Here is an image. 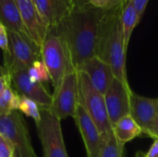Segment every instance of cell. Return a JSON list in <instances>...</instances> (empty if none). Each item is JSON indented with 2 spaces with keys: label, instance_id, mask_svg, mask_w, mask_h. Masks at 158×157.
Returning <instances> with one entry per match:
<instances>
[{
  "label": "cell",
  "instance_id": "cell-1",
  "mask_svg": "<svg viewBox=\"0 0 158 157\" xmlns=\"http://www.w3.org/2000/svg\"><path fill=\"white\" fill-rule=\"evenodd\" d=\"M106 10L91 3L75 6L67 18L55 26L67 44L71 63L77 71L95 56L99 26Z\"/></svg>",
  "mask_w": 158,
  "mask_h": 157
},
{
  "label": "cell",
  "instance_id": "cell-2",
  "mask_svg": "<svg viewBox=\"0 0 158 157\" xmlns=\"http://www.w3.org/2000/svg\"><path fill=\"white\" fill-rule=\"evenodd\" d=\"M121 14L122 6L106 10L99 26L95 56L108 64L115 77L126 87L131 88L127 80V50L124 44Z\"/></svg>",
  "mask_w": 158,
  "mask_h": 157
},
{
  "label": "cell",
  "instance_id": "cell-3",
  "mask_svg": "<svg viewBox=\"0 0 158 157\" xmlns=\"http://www.w3.org/2000/svg\"><path fill=\"white\" fill-rule=\"evenodd\" d=\"M42 60L45 65L50 80L56 90L69 65L72 64L69 49L56 27H49L41 47Z\"/></svg>",
  "mask_w": 158,
  "mask_h": 157
},
{
  "label": "cell",
  "instance_id": "cell-4",
  "mask_svg": "<svg viewBox=\"0 0 158 157\" xmlns=\"http://www.w3.org/2000/svg\"><path fill=\"white\" fill-rule=\"evenodd\" d=\"M80 84L79 102L97 126L103 140L109 137L113 132V126L110 122L105 97L92 84L89 77L82 71H78Z\"/></svg>",
  "mask_w": 158,
  "mask_h": 157
},
{
  "label": "cell",
  "instance_id": "cell-5",
  "mask_svg": "<svg viewBox=\"0 0 158 157\" xmlns=\"http://www.w3.org/2000/svg\"><path fill=\"white\" fill-rule=\"evenodd\" d=\"M52 95V105L48 109L60 120L69 117L74 118L80 99V84L78 71L72 64L68 66L59 85Z\"/></svg>",
  "mask_w": 158,
  "mask_h": 157
},
{
  "label": "cell",
  "instance_id": "cell-6",
  "mask_svg": "<svg viewBox=\"0 0 158 157\" xmlns=\"http://www.w3.org/2000/svg\"><path fill=\"white\" fill-rule=\"evenodd\" d=\"M0 134L11 143L14 157H38L31 145L28 127L19 112L0 113Z\"/></svg>",
  "mask_w": 158,
  "mask_h": 157
},
{
  "label": "cell",
  "instance_id": "cell-7",
  "mask_svg": "<svg viewBox=\"0 0 158 157\" xmlns=\"http://www.w3.org/2000/svg\"><path fill=\"white\" fill-rule=\"evenodd\" d=\"M9 56L4 58V68L10 74L19 70H28L36 61L42 60L41 48L31 39L7 31Z\"/></svg>",
  "mask_w": 158,
  "mask_h": 157
},
{
  "label": "cell",
  "instance_id": "cell-8",
  "mask_svg": "<svg viewBox=\"0 0 158 157\" xmlns=\"http://www.w3.org/2000/svg\"><path fill=\"white\" fill-rule=\"evenodd\" d=\"M41 119L36 124L44 157H69L64 143L60 119L48 108L40 107Z\"/></svg>",
  "mask_w": 158,
  "mask_h": 157
},
{
  "label": "cell",
  "instance_id": "cell-9",
  "mask_svg": "<svg viewBox=\"0 0 158 157\" xmlns=\"http://www.w3.org/2000/svg\"><path fill=\"white\" fill-rule=\"evenodd\" d=\"M158 114V98H147L131 92L130 115L140 126L143 134L155 139V127Z\"/></svg>",
  "mask_w": 158,
  "mask_h": 157
},
{
  "label": "cell",
  "instance_id": "cell-10",
  "mask_svg": "<svg viewBox=\"0 0 158 157\" xmlns=\"http://www.w3.org/2000/svg\"><path fill=\"white\" fill-rule=\"evenodd\" d=\"M8 75L11 80V87L19 96L34 101L40 107H50L53 95L46 91L42 82L31 81L27 70H19Z\"/></svg>",
  "mask_w": 158,
  "mask_h": 157
},
{
  "label": "cell",
  "instance_id": "cell-11",
  "mask_svg": "<svg viewBox=\"0 0 158 157\" xmlns=\"http://www.w3.org/2000/svg\"><path fill=\"white\" fill-rule=\"evenodd\" d=\"M131 92V88L126 87L118 79L115 78L104 95L112 126L130 115V94Z\"/></svg>",
  "mask_w": 158,
  "mask_h": 157
},
{
  "label": "cell",
  "instance_id": "cell-12",
  "mask_svg": "<svg viewBox=\"0 0 158 157\" xmlns=\"http://www.w3.org/2000/svg\"><path fill=\"white\" fill-rule=\"evenodd\" d=\"M74 120L82 137L87 157H98L104 144L103 137L97 126L80 102L77 105Z\"/></svg>",
  "mask_w": 158,
  "mask_h": 157
},
{
  "label": "cell",
  "instance_id": "cell-13",
  "mask_svg": "<svg viewBox=\"0 0 158 157\" xmlns=\"http://www.w3.org/2000/svg\"><path fill=\"white\" fill-rule=\"evenodd\" d=\"M30 38L41 48L49 26L40 15L34 0H15Z\"/></svg>",
  "mask_w": 158,
  "mask_h": 157
},
{
  "label": "cell",
  "instance_id": "cell-14",
  "mask_svg": "<svg viewBox=\"0 0 158 157\" xmlns=\"http://www.w3.org/2000/svg\"><path fill=\"white\" fill-rule=\"evenodd\" d=\"M80 71L84 72L89 77L94 87L103 95L106 94L116 78L111 67L96 56L88 60Z\"/></svg>",
  "mask_w": 158,
  "mask_h": 157
},
{
  "label": "cell",
  "instance_id": "cell-15",
  "mask_svg": "<svg viewBox=\"0 0 158 157\" xmlns=\"http://www.w3.org/2000/svg\"><path fill=\"white\" fill-rule=\"evenodd\" d=\"M34 3L49 27L58 25L75 7L71 0H34Z\"/></svg>",
  "mask_w": 158,
  "mask_h": 157
},
{
  "label": "cell",
  "instance_id": "cell-16",
  "mask_svg": "<svg viewBox=\"0 0 158 157\" xmlns=\"http://www.w3.org/2000/svg\"><path fill=\"white\" fill-rule=\"evenodd\" d=\"M0 23L7 31L30 38L15 0H0Z\"/></svg>",
  "mask_w": 158,
  "mask_h": 157
},
{
  "label": "cell",
  "instance_id": "cell-17",
  "mask_svg": "<svg viewBox=\"0 0 158 157\" xmlns=\"http://www.w3.org/2000/svg\"><path fill=\"white\" fill-rule=\"evenodd\" d=\"M113 132L118 142L123 146L125 143L142 136L143 134L142 129L131 115H128L119 119L113 126Z\"/></svg>",
  "mask_w": 158,
  "mask_h": 157
},
{
  "label": "cell",
  "instance_id": "cell-18",
  "mask_svg": "<svg viewBox=\"0 0 158 157\" xmlns=\"http://www.w3.org/2000/svg\"><path fill=\"white\" fill-rule=\"evenodd\" d=\"M121 20H122V28H123V35H124V44L126 50H128V46L132 31L140 21V19L138 17V14L134 6L133 0H128L123 4Z\"/></svg>",
  "mask_w": 158,
  "mask_h": 157
},
{
  "label": "cell",
  "instance_id": "cell-19",
  "mask_svg": "<svg viewBox=\"0 0 158 157\" xmlns=\"http://www.w3.org/2000/svg\"><path fill=\"white\" fill-rule=\"evenodd\" d=\"M19 102L20 96L11 86L7 87L0 95V113L9 114L12 111L19 110Z\"/></svg>",
  "mask_w": 158,
  "mask_h": 157
},
{
  "label": "cell",
  "instance_id": "cell-20",
  "mask_svg": "<svg viewBox=\"0 0 158 157\" xmlns=\"http://www.w3.org/2000/svg\"><path fill=\"white\" fill-rule=\"evenodd\" d=\"M123 147L118 142L114 132H112L108 138L104 140V144L98 157H123Z\"/></svg>",
  "mask_w": 158,
  "mask_h": 157
},
{
  "label": "cell",
  "instance_id": "cell-21",
  "mask_svg": "<svg viewBox=\"0 0 158 157\" xmlns=\"http://www.w3.org/2000/svg\"><path fill=\"white\" fill-rule=\"evenodd\" d=\"M19 110L25 116L31 118L35 121V123H38L41 119L40 106L34 101H32L31 99L20 96Z\"/></svg>",
  "mask_w": 158,
  "mask_h": 157
},
{
  "label": "cell",
  "instance_id": "cell-22",
  "mask_svg": "<svg viewBox=\"0 0 158 157\" xmlns=\"http://www.w3.org/2000/svg\"><path fill=\"white\" fill-rule=\"evenodd\" d=\"M27 71L31 80L33 81L44 82V81H47L50 80L48 70L45 65L44 64L43 60L36 61Z\"/></svg>",
  "mask_w": 158,
  "mask_h": 157
},
{
  "label": "cell",
  "instance_id": "cell-23",
  "mask_svg": "<svg viewBox=\"0 0 158 157\" xmlns=\"http://www.w3.org/2000/svg\"><path fill=\"white\" fill-rule=\"evenodd\" d=\"M0 48L3 51L4 58L9 56V40L7 30L0 23Z\"/></svg>",
  "mask_w": 158,
  "mask_h": 157
},
{
  "label": "cell",
  "instance_id": "cell-24",
  "mask_svg": "<svg viewBox=\"0 0 158 157\" xmlns=\"http://www.w3.org/2000/svg\"><path fill=\"white\" fill-rule=\"evenodd\" d=\"M0 157H14V149L11 143L0 134Z\"/></svg>",
  "mask_w": 158,
  "mask_h": 157
},
{
  "label": "cell",
  "instance_id": "cell-25",
  "mask_svg": "<svg viewBox=\"0 0 158 157\" xmlns=\"http://www.w3.org/2000/svg\"><path fill=\"white\" fill-rule=\"evenodd\" d=\"M133 2H134V6H135L136 12L141 20L144 14V11H145V8L147 6L149 0H133Z\"/></svg>",
  "mask_w": 158,
  "mask_h": 157
},
{
  "label": "cell",
  "instance_id": "cell-26",
  "mask_svg": "<svg viewBox=\"0 0 158 157\" xmlns=\"http://www.w3.org/2000/svg\"><path fill=\"white\" fill-rule=\"evenodd\" d=\"M9 86H11V80H10L9 75L6 74L3 76H0V95Z\"/></svg>",
  "mask_w": 158,
  "mask_h": 157
},
{
  "label": "cell",
  "instance_id": "cell-27",
  "mask_svg": "<svg viewBox=\"0 0 158 157\" xmlns=\"http://www.w3.org/2000/svg\"><path fill=\"white\" fill-rule=\"evenodd\" d=\"M144 157H158V138L155 140L148 153L144 155Z\"/></svg>",
  "mask_w": 158,
  "mask_h": 157
},
{
  "label": "cell",
  "instance_id": "cell-28",
  "mask_svg": "<svg viewBox=\"0 0 158 157\" xmlns=\"http://www.w3.org/2000/svg\"><path fill=\"white\" fill-rule=\"evenodd\" d=\"M128 1V0H110L109 3L107 4L106 9H113V8H117L118 6H123V4Z\"/></svg>",
  "mask_w": 158,
  "mask_h": 157
},
{
  "label": "cell",
  "instance_id": "cell-29",
  "mask_svg": "<svg viewBox=\"0 0 158 157\" xmlns=\"http://www.w3.org/2000/svg\"><path fill=\"white\" fill-rule=\"evenodd\" d=\"M110 0H90V3L94 6L95 7L99 8H106L107 4L109 3Z\"/></svg>",
  "mask_w": 158,
  "mask_h": 157
},
{
  "label": "cell",
  "instance_id": "cell-30",
  "mask_svg": "<svg viewBox=\"0 0 158 157\" xmlns=\"http://www.w3.org/2000/svg\"><path fill=\"white\" fill-rule=\"evenodd\" d=\"M75 6H82L90 3V0H71Z\"/></svg>",
  "mask_w": 158,
  "mask_h": 157
},
{
  "label": "cell",
  "instance_id": "cell-31",
  "mask_svg": "<svg viewBox=\"0 0 158 157\" xmlns=\"http://www.w3.org/2000/svg\"><path fill=\"white\" fill-rule=\"evenodd\" d=\"M154 134H155V140L158 138V114H157V118H156V127H155V131H154Z\"/></svg>",
  "mask_w": 158,
  "mask_h": 157
},
{
  "label": "cell",
  "instance_id": "cell-32",
  "mask_svg": "<svg viewBox=\"0 0 158 157\" xmlns=\"http://www.w3.org/2000/svg\"><path fill=\"white\" fill-rule=\"evenodd\" d=\"M6 74H8V73H7V71H6V69L4 67L0 66V76L6 75Z\"/></svg>",
  "mask_w": 158,
  "mask_h": 157
},
{
  "label": "cell",
  "instance_id": "cell-33",
  "mask_svg": "<svg viewBox=\"0 0 158 157\" xmlns=\"http://www.w3.org/2000/svg\"><path fill=\"white\" fill-rule=\"evenodd\" d=\"M136 157H144V155H143L142 153H138Z\"/></svg>",
  "mask_w": 158,
  "mask_h": 157
}]
</instances>
